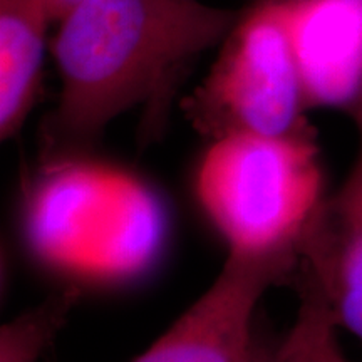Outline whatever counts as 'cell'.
<instances>
[{"label":"cell","instance_id":"ba28073f","mask_svg":"<svg viewBox=\"0 0 362 362\" xmlns=\"http://www.w3.org/2000/svg\"><path fill=\"white\" fill-rule=\"evenodd\" d=\"M76 288L54 293L0 327V362H37L78 304Z\"/></svg>","mask_w":362,"mask_h":362},{"label":"cell","instance_id":"7a4b0ae2","mask_svg":"<svg viewBox=\"0 0 362 362\" xmlns=\"http://www.w3.org/2000/svg\"><path fill=\"white\" fill-rule=\"evenodd\" d=\"M194 188L228 252L298 260L302 235L325 197L317 131L307 124L282 136L210 141Z\"/></svg>","mask_w":362,"mask_h":362},{"label":"cell","instance_id":"30bf717a","mask_svg":"<svg viewBox=\"0 0 362 362\" xmlns=\"http://www.w3.org/2000/svg\"><path fill=\"white\" fill-rule=\"evenodd\" d=\"M279 344L262 341L260 337H257L255 347L245 362H279Z\"/></svg>","mask_w":362,"mask_h":362},{"label":"cell","instance_id":"8992f818","mask_svg":"<svg viewBox=\"0 0 362 362\" xmlns=\"http://www.w3.org/2000/svg\"><path fill=\"white\" fill-rule=\"evenodd\" d=\"M309 110L362 112V0H284Z\"/></svg>","mask_w":362,"mask_h":362},{"label":"cell","instance_id":"277c9868","mask_svg":"<svg viewBox=\"0 0 362 362\" xmlns=\"http://www.w3.org/2000/svg\"><path fill=\"white\" fill-rule=\"evenodd\" d=\"M297 265L296 257L228 252L206 292L133 362H245L259 337L260 298L296 277Z\"/></svg>","mask_w":362,"mask_h":362},{"label":"cell","instance_id":"6da1fadb","mask_svg":"<svg viewBox=\"0 0 362 362\" xmlns=\"http://www.w3.org/2000/svg\"><path fill=\"white\" fill-rule=\"evenodd\" d=\"M238 13L200 0H83L72 7L51 40L61 90L42 128L45 149L74 160L138 106L143 138H158L189 67L221 44Z\"/></svg>","mask_w":362,"mask_h":362},{"label":"cell","instance_id":"8fae6325","mask_svg":"<svg viewBox=\"0 0 362 362\" xmlns=\"http://www.w3.org/2000/svg\"><path fill=\"white\" fill-rule=\"evenodd\" d=\"M44 2L51 12L54 24H56L59 19H62L72 7H76L83 0H44Z\"/></svg>","mask_w":362,"mask_h":362},{"label":"cell","instance_id":"3957f363","mask_svg":"<svg viewBox=\"0 0 362 362\" xmlns=\"http://www.w3.org/2000/svg\"><path fill=\"white\" fill-rule=\"evenodd\" d=\"M181 107L210 141L282 136L310 124L284 0H257L240 11L208 74Z\"/></svg>","mask_w":362,"mask_h":362},{"label":"cell","instance_id":"52a82bcc","mask_svg":"<svg viewBox=\"0 0 362 362\" xmlns=\"http://www.w3.org/2000/svg\"><path fill=\"white\" fill-rule=\"evenodd\" d=\"M44 0H0V138L24 128L42 90L47 29Z\"/></svg>","mask_w":362,"mask_h":362},{"label":"cell","instance_id":"9c48e42d","mask_svg":"<svg viewBox=\"0 0 362 362\" xmlns=\"http://www.w3.org/2000/svg\"><path fill=\"white\" fill-rule=\"evenodd\" d=\"M298 285L297 317L279 344V362H349L337 339V324L314 288Z\"/></svg>","mask_w":362,"mask_h":362},{"label":"cell","instance_id":"5b68a950","mask_svg":"<svg viewBox=\"0 0 362 362\" xmlns=\"http://www.w3.org/2000/svg\"><path fill=\"white\" fill-rule=\"evenodd\" d=\"M354 161L336 192L325 194L297 248L293 280L319 293L339 329L362 344V112Z\"/></svg>","mask_w":362,"mask_h":362}]
</instances>
